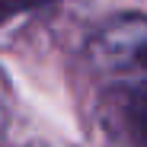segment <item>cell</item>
<instances>
[{"label":"cell","instance_id":"obj_3","mask_svg":"<svg viewBox=\"0 0 147 147\" xmlns=\"http://www.w3.org/2000/svg\"><path fill=\"white\" fill-rule=\"evenodd\" d=\"M38 0H0V22H7L10 16H16V13H22L26 7H35Z\"/></svg>","mask_w":147,"mask_h":147},{"label":"cell","instance_id":"obj_1","mask_svg":"<svg viewBox=\"0 0 147 147\" xmlns=\"http://www.w3.org/2000/svg\"><path fill=\"white\" fill-rule=\"evenodd\" d=\"M99 51L102 64L147 70V19H118L99 32Z\"/></svg>","mask_w":147,"mask_h":147},{"label":"cell","instance_id":"obj_2","mask_svg":"<svg viewBox=\"0 0 147 147\" xmlns=\"http://www.w3.org/2000/svg\"><path fill=\"white\" fill-rule=\"evenodd\" d=\"M128 112H131V121H134L138 134L147 141V80H141L128 93Z\"/></svg>","mask_w":147,"mask_h":147}]
</instances>
